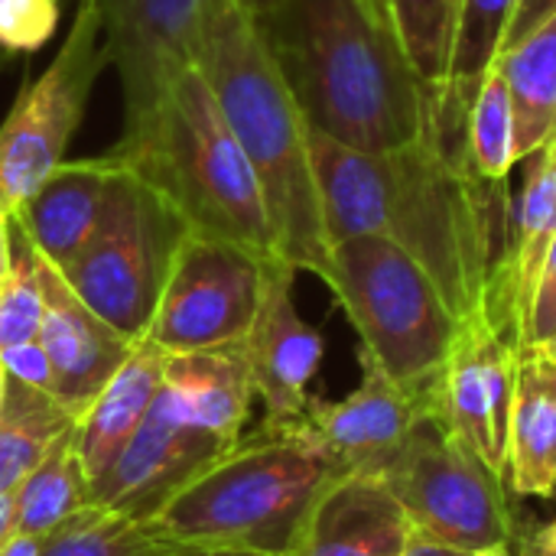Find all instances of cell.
<instances>
[{"label":"cell","instance_id":"6da1fadb","mask_svg":"<svg viewBox=\"0 0 556 556\" xmlns=\"http://www.w3.org/2000/svg\"><path fill=\"white\" fill-rule=\"evenodd\" d=\"M329 244L375 235L410 254L459 319L482 313L511 235L505 182H485L466 153V121L397 150H355L309 134Z\"/></svg>","mask_w":556,"mask_h":556},{"label":"cell","instance_id":"7a4b0ae2","mask_svg":"<svg viewBox=\"0 0 556 556\" xmlns=\"http://www.w3.org/2000/svg\"><path fill=\"white\" fill-rule=\"evenodd\" d=\"M261 29L316 134L381 153L466 121L469 101L430 88L365 0H287Z\"/></svg>","mask_w":556,"mask_h":556},{"label":"cell","instance_id":"3957f363","mask_svg":"<svg viewBox=\"0 0 556 556\" xmlns=\"http://www.w3.org/2000/svg\"><path fill=\"white\" fill-rule=\"evenodd\" d=\"M199 72L261 179L280 257L296 274L306 270L326 280L332 244L309 153L313 127L261 23L238 0H215Z\"/></svg>","mask_w":556,"mask_h":556},{"label":"cell","instance_id":"277c9868","mask_svg":"<svg viewBox=\"0 0 556 556\" xmlns=\"http://www.w3.org/2000/svg\"><path fill=\"white\" fill-rule=\"evenodd\" d=\"M104 156L150 186L189 231L283 261L261 179L199 68L182 72L147 114L127 121Z\"/></svg>","mask_w":556,"mask_h":556},{"label":"cell","instance_id":"5b68a950","mask_svg":"<svg viewBox=\"0 0 556 556\" xmlns=\"http://www.w3.org/2000/svg\"><path fill=\"white\" fill-rule=\"evenodd\" d=\"M345 476L306 420L241 437L153 521L176 547L293 556L323 489Z\"/></svg>","mask_w":556,"mask_h":556},{"label":"cell","instance_id":"8992f818","mask_svg":"<svg viewBox=\"0 0 556 556\" xmlns=\"http://www.w3.org/2000/svg\"><path fill=\"white\" fill-rule=\"evenodd\" d=\"M323 283L355 326L358 355L430 404L463 326L430 274L397 244L362 235L332 244Z\"/></svg>","mask_w":556,"mask_h":556},{"label":"cell","instance_id":"52a82bcc","mask_svg":"<svg viewBox=\"0 0 556 556\" xmlns=\"http://www.w3.org/2000/svg\"><path fill=\"white\" fill-rule=\"evenodd\" d=\"M401 502L410 531L469 554L511 547L515 492L427 407L401 450L378 472Z\"/></svg>","mask_w":556,"mask_h":556},{"label":"cell","instance_id":"ba28073f","mask_svg":"<svg viewBox=\"0 0 556 556\" xmlns=\"http://www.w3.org/2000/svg\"><path fill=\"white\" fill-rule=\"evenodd\" d=\"M182 235L186 222L150 186L117 166L94 235L62 270H55L94 316L124 339L140 342L156 313Z\"/></svg>","mask_w":556,"mask_h":556},{"label":"cell","instance_id":"9c48e42d","mask_svg":"<svg viewBox=\"0 0 556 556\" xmlns=\"http://www.w3.org/2000/svg\"><path fill=\"white\" fill-rule=\"evenodd\" d=\"M101 13L94 0H78L68 36L39 78L20 88L0 121V212L10 218L68 160L91 88L108 68Z\"/></svg>","mask_w":556,"mask_h":556},{"label":"cell","instance_id":"30bf717a","mask_svg":"<svg viewBox=\"0 0 556 556\" xmlns=\"http://www.w3.org/2000/svg\"><path fill=\"white\" fill-rule=\"evenodd\" d=\"M274 261L186 228L143 339L166 355L244 342L264 303Z\"/></svg>","mask_w":556,"mask_h":556},{"label":"cell","instance_id":"8fae6325","mask_svg":"<svg viewBox=\"0 0 556 556\" xmlns=\"http://www.w3.org/2000/svg\"><path fill=\"white\" fill-rule=\"evenodd\" d=\"M94 7L127 124L147 114L182 72L199 68L215 0H94Z\"/></svg>","mask_w":556,"mask_h":556},{"label":"cell","instance_id":"7c38bea8","mask_svg":"<svg viewBox=\"0 0 556 556\" xmlns=\"http://www.w3.org/2000/svg\"><path fill=\"white\" fill-rule=\"evenodd\" d=\"M238 440L192 424L160 384L143 424L114 466L91 482V502L153 521L192 479L218 463Z\"/></svg>","mask_w":556,"mask_h":556},{"label":"cell","instance_id":"4fadbf2b","mask_svg":"<svg viewBox=\"0 0 556 556\" xmlns=\"http://www.w3.org/2000/svg\"><path fill=\"white\" fill-rule=\"evenodd\" d=\"M515 375L518 349L479 313L463 319L430 401L443 424L505 482Z\"/></svg>","mask_w":556,"mask_h":556},{"label":"cell","instance_id":"5bb4252c","mask_svg":"<svg viewBox=\"0 0 556 556\" xmlns=\"http://www.w3.org/2000/svg\"><path fill=\"white\" fill-rule=\"evenodd\" d=\"M296 270L274 261L264 303L244 339L254 394L264 404V427H290L309 414V384L323 365V336L313 329L293 300Z\"/></svg>","mask_w":556,"mask_h":556},{"label":"cell","instance_id":"9a60e30c","mask_svg":"<svg viewBox=\"0 0 556 556\" xmlns=\"http://www.w3.org/2000/svg\"><path fill=\"white\" fill-rule=\"evenodd\" d=\"M42 267V326L39 342L52 365V397L78 420L127 362L137 342L124 339L94 316L65 277L39 257Z\"/></svg>","mask_w":556,"mask_h":556},{"label":"cell","instance_id":"2e32d148","mask_svg":"<svg viewBox=\"0 0 556 556\" xmlns=\"http://www.w3.org/2000/svg\"><path fill=\"white\" fill-rule=\"evenodd\" d=\"M528 176L521 186L518 208L511 215V235L498 254L482 313L485 319L521 349L525 316L556 238V143L551 140L528 160Z\"/></svg>","mask_w":556,"mask_h":556},{"label":"cell","instance_id":"e0dca14e","mask_svg":"<svg viewBox=\"0 0 556 556\" xmlns=\"http://www.w3.org/2000/svg\"><path fill=\"white\" fill-rule=\"evenodd\" d=\"M362 358V384L342 401H313L306 424L342 472H381L430 407L401 391L375 362Z\"/></svg>","mask_w":556,"mask_h":556},{"label":"cell","instance_id":"ac0fdd59","mask_svg":"<svg viewBox=\"0 0 556 556\" xmlns=\"http://www.w3.org/2000/svg\"><path fill=\"white\" fill-rule=\"evenodd\" d=\"M410 534L381 476L345 472L316 498L293 556H401Z\"/></svg>","mask_w":556,"mask_h":556},{"label":"cell","instance_id":"d6986e66","mask_svg":"<svg viewBox=\"0 0 556 556\" xmlns=\"http://www.w3.org/2000/svg\"><path fill=\"white\" fill-rule=\"evenodd\" d=\"M117 166L101 153L88 160H65L13 215L16 231L52 267H65L94 235Z\"/></svg>","mask_w":556,"mask_h":556},{"label":"cell","instance_id":"ffe728a7","mask_svg":"<svg viewBox=\"0 0 556 556\" xmlns=\"http://www.w3.org/2000/svg\"><path fill=\"white\" fill-rule=\"evenodd\" d=\"M508 489L518 498L556 495V365L538 345L518 349L508 424Z\"/></svg>","mask_w":556,"mask_h":556},{"label":"cell","instance_id":"44dd1931","mask_svg":"<svg viewBox=\"0 0 556 556\" xmlns=\"http://www.w3.org/2000/svg\"><path fill=\"white\" fill-rule=\"evenodd\" d=\"M166 352L150 339H140L127 362L114 371L104 391L88 404V410L75 420V443L85 463L88 479H101L121 450L130 443L137 427L143 424L160 384H163Z\"/></svg>","mask_w":556,"mask_h":556},{"label":"cell","instance_id":"7402d4cb","mask_svg":"<svg viewBox=\"0 0 556 556\" xmlns=\"http://www.w3.org/2000/svg\"><path fill=\"white\" fill-rule=\"evenodd\" d=\"M163 388L192 424L215 430L228 440H241V430L251 417V404L257 397L244 342L166 355Z\"/></svg>","mask_w":556,"mask_h":556},{"label":"cell","instance_id":"603a6c76","mask_svg":"<svg viewBox=\"0 0 556 556\" xmlns=\"http://www.w3.org/2000/svg\"><path fill=\"white\" fill-rule=\"evenodd\" d=\"M508 88L515 111L518 160H528L556 137V13L492 65Z\"/></svg>","mask_w":556,"mask_h":556},{"label":"cell","instance_id":"cb8c5ba5","mask_svg":"<svg viewBox=\"0 0 556 556\" xmlns=\"http://www.w3.org/2000/svg\"><path fill=\"white\" fill-rule=\"evenodd\" d=\"M72 424L75 417L52 394L7 375L0 401V495L16 492Z\"/></svg>","mask_w":556,"mask_h":556},{"label":"cell","instance_id":"d4e9b609","mask_svg":"<svg viewBox=\"0 0 556 556\" xmlns=\"http://www.w3.org/2000/svg\"><path fill=\"white\" fill-rule=\"evenodd\" d=\"M85 505H91V479L78 456L72 424L46 453V459L13 492V528L16 534L46 538Z\"/></svg>","mask_w":556,"mask_h":556},{"label":"cell","instance_id":"484cf974","mask_svg":"<svg viewBox=\"0 0 556 556\" xmlns=\"http://www.w3.org/2000/svg\"><path fill=\"white\" fill-rule=\"evenodd\" d=\"M176 544L156 528L104 505H85L42 538V556H169Z\"/></svg>","mask_w":556,"mask_h":556},{"label":"cell","instance_id":"4316f807","mask_svg":"<svg viewBox=\"0 0 556 556\" xmlns=\"http://www.w3.org/2000/svg\"><path fill=\"white\" fill-rule=\"evenodd\" d=\"M391 33L410 68L437 91L450 94V62L463 0H384ZM456 94V91H453Z\"/></svg>","mask_w":556,"mask_h":556},{"label":"cell","instance_id":"83f0119b","mask_svg":"<svg viewBox=\"0 0 556 556\" xmlns=\"http://www.w3.org/2000/svg\"><path fill=\"white\" fill-rule=\"evenodd\" d=\"M466 153L485 182H505L518 160L515 111L505 78L489 68L466 111Z\"/></svg>","mask_w":556,"mask_h":556},{"label":"cell","instance_id":"f1b7e54d","mask_svg":"<svg viewBox=\"0 0 556 556\" xmlns=\"http://www.w3.org/2000/svg\"><path fill=\"white\" fill-rule=\"evenodd\" d=\"M515 10H518V0H463L459 3V23H456L453 62H450V91L472 101L479 81L502 55L505 33L511 26Z\"/></svg>","mask_w":556,"mask_h":556},{"label":"cell","instance_id":"f546056e","mask_svg":"<svg viewBox=\"0 0 556 556\" xmlns=\"http://www.w3.org/2000/svg\"><path fill=\"white\" fill-rule=\"evenodd\" d=\"M42 267L33 244L13 225V264L0 283V352L39 339Z\"/></svg>","mask_w":556,"mask_h":556},{"label":"cell","instance_id":"4dcf8cb0","mask_svg":"<svg viewBox=\"0 0 556 556\" xmlns=\"http://www.w3.org/2000/svg\"><path fill=\"white\" fill-rule=\"evenodd\" d=\"M59 10L62 0H0V72L52 39Z\"/></svg>","mask_w":556,"mask_h":556},{"label":"cell","instance_id":"1f68e13d","mask_svg":"<svg viewBox=\"0 0 556 556\" xmlns=\"http://www.w3.org/2000/svg\"><path fill=\"white\" fill-rule=\"evenodd\" d=\"M556 336V238L551 244V254L544 261V270L538 277L525 329H521V349L525 345H544Z\"/></svg>","mask_w":556,"mask_h":556},{"label":"cell","instance_id":"d6a6232c","mask_svg":"<svg viewBox=\"0 0 556 556\" xmlns=\"http://www.w3.org/2000/svg\"><path fill=\"white\" fill-rule=\"evenodd\" d=\"M0 362H3V368H7L10 378L29 384L36 391L52 394V365H49V355H46V349H42L39 339L0 352Z\"/></svg>","mask_w":556,"mask_h":556},{"label":"cell","instance_id":"836d02e7","mask_svg":"<svg viewBox=\"0 0 556 556\" xmlns=\"http://www.w3.org/2000/svg\"><path fill=\"white\" fill-rule=\"evenodd\" d=\"M556 13V0H518V10H515V16H511V26H508V33H505V46H502V52L505 49H511V46H518L525 36H531L544 20H551Z\"/></svg>","mask_w":556,"mask_h":556},{"label":"cell","instance_id":"e575fe53","mask_svg":"<svg viewBox=\"0 0 556 556\" xmlns=\"http://www.w3.org/2000/svg\"><path fill=\"white\" fill-rule=\"evenodd\" d=\"M511 547H518V556H556V518L518 528Z\"/></svg>","mask_w":556,"mask_h":556},{"label":"cell","instance_id":"d590c367","mask_svg":"<svg viewBox=\"0 0 556 556\" xmlns=\"http://www.w3.org/2000/svg\"><path fill=\"white\" fill-rule=\"evenodd\" d=\"M401 556H476L469 551H459V547H450V544H440V541H427V538H417L410 534L407 547Z\"/></svg>","mask_w":556,"mask_h":556},{"label":"cell","instance_id":"8d00e7d4","mask_svg":"<svg viewBox=\"0 0 556 556\" xmlns=\"http://www.w3.org/2000/svg\"><path fill=\"white\" fill-rule=\"evenodd\" d=\"M10 264H13V218L0 212V283L10 274Z\"/></svg>","mask_w":556,"mask_h":556},{"label":"cell","instance_id":"74e56055","mask_svg":"<svg viewBox=\"0 0 556 556\" xmlns=\"http://www.w3.org/2000/svg\"><path fill=\"white\" fill-rule=\"evenodd\" d=\"M0 556H42V538H36V534H13L3 544Z\"/></svg>","mask_w":556,"mask_h":556},{"label":"cell","instance_id":"f35d334b","mask_svg":"<svg viewBox=\"0 0 556 556\" xmlns=\"http://www.w3.org/2000/svg\"><path fill=\"white\" fill-rule=\"evenodd\" d=\"M13 534H16V528H13V492H3L0 495V551Z\"/></svg>","mask_w":556,"mask_h":556},{"label":"cell","instance_id":"ab89813d","mask_svg":"<svg viewBox=\"0 0 556 556\" xmlns=\"http://www.w3.org/2000/svg\"><path fill=\"white\" fill-rule=\"evenodd\" d=\"M238 3H241V7L257 20V23H264V20H270V16L280 10L287 0H238Z\"/></svg>","mask_w":556,"mask_h":556},{"label":"cell","instance_id":"60d3db41","mask_svg":"<svg viewBox=\"0 0 556 556\" xmlns=\"http://www.w3.org/2000/svg\"><path fill=\"white\" fill-rule=\"evenodd\" d=\"M169 556H264L248 551H222V547H176Z\"/></svg>","mask_w":556,"mask_h":556},{"label":"cell","instance_id":"b9f144b4","mask_svg":"<svg viewBox=\"0 0 556 556\" xmlns=\"http://www.w3.org/2000/svg\"><path fill=\"white\" fill-rule=\"evenodd\" d=\"M365 3H368V10L391 29V23H388V3H384V0H365Z\"/></svg>","mask_w":556,"mask_h":556},{"label":"cell","instance_id":"7bdbcfd3","mask_svg":"<svg viewBox=\"0 0 556 556\" xmlns=\"http://www.w3.org/2000/svg\"><path fill=\"white\" fill-rule=\"evenodd\" d=\"M476 556H518L515 554V547H489V551H482V554Z\"/></svg>","mask_w":556,"mask_h":556},{"label":"cell","instance_id":"ee69618b","mask_svg":"<svg viewBox=\"0 0 556 556\" xmlns=\"http://www.w3.org/2000/svg\"><path fill=\"white\" fill-rule=\"evenodd\" d=\"M538 349H544V355H547V358H551V362H554V365H556V336H554V339H551V342L538 345Z\"/></svg>","mask_w":556,"mask_h":556},{"label":"cell","instance_id":"f6af8a7d","mask_svg":"<svg viewBox=\"0 0 556 556\" xmlns=\"http://www.w3.org/2000/svg\"><path fill=\"white\" fill-rule=\"evenodd\" d=\"M3 388H7V368H3V362H0V401H3Z\"/></svg>","mask_w":556,"mask_h":556},{"label":"cell","instance_id":"bcb514c9","mask_svg":"<svg viewBox=\"0 0 556 556\" xmlns=\"http://www.w3.org/2000/svg\"><path fill=\"white\" fill-rule=\"evenodd\" d=\"M554 143H556V137H554Z\"/></svg>","mask_w":556,"mask_h":556}]
</instances>
